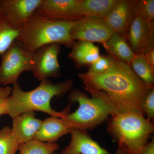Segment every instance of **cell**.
Instances as JSON below:
<instances>
[{"label": "cell", "instance_id": "cell-1", "mask_svg": "<svg viewBox=\"0 0 154 154\" xmlns=\"http://www.w3.org/2000/svg\"><path fill=\"white\" fill-rule=\"evenodd\" d=\"M112 64L101 74L79 73L84 85L107 94L119 113L136 112L144 115V100L154 87L148 85L137 75L130 65L110 55Z\"/></svg>", "mask_w": 154, "mask_h": 154}, {"label": "cell", "instance_id": "cell-2", "mask_svg": "<svg viewBox=\"0 0 154 154\" xmlns=\"http://www.w3.org/2000/svg\"><path fill=\"white\" fill-rule=\"evenodd\" d=\"M73 85L72 80L56 84L45 80L41 81L39 86L34 90L25 91L21 89L18 82L15 83L11 96L8 99V114L14 119L23 113L38 111L62 118L69 113L70 105L63 111L57 112L51 106V101L54 97H61L66 94Z\"/></svg>", "mask_w": 154, "mask_h": 154}, {"label": "cell", "instance_id": "cell-3", "mask_svg": "<svg viewBox=\"0 0 154 154\" xmlns=\"http://www.w3.org/2000/svg\"><path fill=\"white\" fill-rule=\"evenodd\" d=\"M84 89L91 94L88 97L79 90H73L68 96L70 102H78L79 107L74 113L63 117L72 129L94 128L105 121L109 116H113L119 112L114 103L103 91L85 85Z\"/></svg>", "mask_w": 154, "mask_h": 154}, {"label": "cell", "instance_id": "cell-4", "mask_svg": "<svg viewBox=\"0 0 154 154\" xmlns=\"http://www.w3.org/2000/svg\"><path fill=\"white\" fill-rule=\"evenodd\" d=\"M75 22L49 20L36 11L20 30L16 40L31 54L39 48L52 43L72 48L75 41L71 36L70 31Z\"/></svg>", "mask_w": 154, "mask_h": 154}, {"label": "cell", "instance_id": "cell-5", "mask_svg": "<svg viewBox=\"0 0 154 154\" xmlns=\"http://www.w3.org/2000/svg\"><path fill=\"white\" fill-rule=\"evenodd\" d=\"M110 129L122 147L129 154H139L154 132L151 121L136 112L119 113L112 116Z\"/></svg>", "mask_w": 154, "mask_h": 154}, {"label": "cell", "instance_id": "cell-6", "mask_svg": "<svg viewBox=\"0 0 154 154\" xmlns=\"http://www.w3.org/2000/svg\"><path fill=\"white\" fill-rule=\"evenodd\" d=\"M0 85L5 86L18 82L20 75L24 72H32L33 61L32 54L24 50L17 40L5 52L1 54Z\"/></svg>", "mask_w": 154, "mask_h": 154}, {"label": "cell", "instance_id": "cell-7", "mask_svg": "<svg viewBox=\"0 0 154 154\" xmlns=\"http://www.w3.org/2000/svg\"><path fill=\"white\" fill-rule=\"evenodd\" d=\"M60 44L52 43L39 48L32 53L34 77L38 81L60 76V66L58 57L60 53Z\"/></svg>", "mask_w": 154, "mask_h": 154}, {"label": "cell", "instance_id": "cell-8", "mask_svg": "<svg viewBox=\"0 0 154 154\" xmlns=\"http://www.w3.org/2000/svg\"><path fill=\"white\" fill-rule=\"evenodd\" d=\"M113 33L103 18L85 16L75 21L70 35L75 41L98 42L103 45Z\"/></svg>", "mask_w": 154, "mask_h": 154}, {"label": "cell", "instance_id": "cell-9", "mask_svg": "<svg viewBox=\"0 0 154 154\" xmlns=\"http://www.w3.org/2000/svg\"><path fill=\"white\" fill-rule=\"evenodd\" d=\"M80 0H43L36 12L44 18L55 21L75 22L84 16Z\"/></svg>", "mask_w": 154, "mask_h": 154}, {"label": "cell", "instance_id": "cell-10", "mask_svg": "<svg viewBox=\"0 0 154 154\" xmlns=\"http://www.w3.org/2000/svg\"><path fill=\"white\" fill-rule=\"evenodd\" d=\"M43 0H1L5 19L12 28L21 30Z\"/></svg>", "mask_w": 154, "mask_h": 154}, {"label": "cell", "instance_id": "cell-11", "mask_svg": "<svg viewBox=\"0 0 154 154\" xmlns=\"http://www.w3.org/2000/svg\"><path fill=\"white\" fill-rule=\"evenodd\" d=\"M154 23L135 16L127 33L129 46L135 55H145L154 48Z\"/></svg>", "mask_w": 154, "mask_h": 154}, {"label": "cell", "instance_id": "cell-12", "mask_svg": "<svg viewBox=\"0 0 154 154\" xmlns=\"http://www.w3.org/2000/svg\"><path fill=\"white\" fill-rule=\"evenodd\" d=\"M134 1L119 0L109 14L103 18L113 33L125 38L135 17Z\"/></svg>", "mask_w": 154, "mask_h": 154}, {"label": "cell", "instance_id": "cell-13", "mask_svg": "<svg viewBox=\"0 0 154 154\" xmlns=\"http://www.w3.org/2000/svg\"><path fill=\"white\" fill-rule=\"evenodd\" d=\"M69 144L61 154H110L93 140L85 131L74 129L70 133ZM113 154H129L122 147L119 146Z\"/></svg>", "mask_w": 154, "mask_h": 154}, {"label": "cell", "instance_id": "cell-14", "mask_svg": "<svg viewBox=\"0 0 154 154\" xmlns=\"http://www.w3.org/2000/svg\"><path fill=\"white\" fill-rule=\"evenodd\" d=\"M42 122L35 117L34 112H27L13 119L11 129L20 144L26 143L34 140Z\"/></svg>", "mask_w": 154, "mask_h": 154}, {"label": "cell", "instance_id": "cell-15", "mask_svg": "<svg viewBox=\"0 0 154 154\" xmlns=\"http://www.w3.org/2000/svg\"><path fill=\"white\" fill-rule=\"evenodd\" d=\"M73 130L62 119L51 116L43 121L34 140L55 143L61 137L70 133Z\"/></svg>", "mask_w": 154, "mask_h": 154}, {"label": "cell", "instance_id": "cell-16", "mask_svg": "<svg viewBox=\"0 0 154 154\" xmlns=\"http://www.w3.org/2000/svg\"><path fill=\"white\" fill-rule=\"evenodd\" d=\"M72 49L68 57L73 61L77 68L91 65L100 56L99 48L90 42H75Z\"/></svg>", "mask_w": 154, "mask_h": 154}, {"label": "cell", "instance_id": "cell-17", "mask_svg": "<svg viewBox=\"0 0 154 154\" xmlns=\"http://www.w3.org/2000/svg\"><path fill=\"white\" fill-rule=\"evenodd\" d=\"M103 45L110 55L128 64L135 56L125 38L118 33H113Z\"/></svg>", "mask_w": 154, "mask_h": 154}, {"label": "cell", "instance_id": "cell-18", "mask_svg": "<svg viewBox=\"0 0 154 154\" xmlns=\"http://www.w3.org/2000/svg\"><path fill=\"white\" fill-rule=\"evenodd\" d=\"M119 0H80L79 9L85 16L104 18L117 5Z\"/></svg>", "mask_w": 154, "mask_h": 154}, {"label": "cell", "instance_id": "cell-19", "mask_svg": "<svg viewBox=\"0 0 154 154\" xmlns=\"http://www.w3.org/2000/svg\"><path fill=\"white\" fill-rule=\"evenodd\" d=\"M131 66L140 79L148 85L153 87L154 69L148 62L145 56L135 55L130 64Z\"/></svg>", "mask_w": 154, "mask_h": 154}, {"label": "cell", "instance_id": "cell-20", "mask_svg": "<svg viewBox=\"0 0 154 154\" xmlns=\"http://www.w3.org/2000/svg\"><path fill=\"white\" fill-rule=\"evenodd\" d=\"M56 143H44L33 140L19 145V154H52L59 149Z\"/></svg>", "mask_w": 154, "mask_h": 154}, {"label": "cell", "instance_id": "cell-21", "mask_svg": "<svg viewBox=\"0 0 154 154\" xmlns=\"http://www.w3.org/2000/svg\"><path fill=\"white\" fill-rule=\"evenodd\" d=\"M19 145L10 127L0 130V154H15Z\"/></svg>", "mask_w": 154, "mask_h": 154}, {"label": "cell", "instance_id": "cell-22", "mask_svg": "<svg viewBox=\"0 0 154 154\" xmlns=\"http://www.w3.org/2000/svg\"><path fill=\"white\" fill-rule=\"evenodd\" d=\"M19 32L20 30L12 28L5 19H0V55L16 40Z\"/></svg>", "mask_w": 154, "mask_h": 154}, {"label": "cell", "instance_id": "cell-23", "mask_svg": "<svg viewBox=\"0 0 154 154\" xmlns=\"http://www.w3.org/2000/svg\"><path fill=\"white\" fill-rule=\"evenodd\" d=\"M135 16L142 18L149 23H154V0L134 1Z\"/></svg>", "mask_w": 154, "mask_h": 154}, {"label": "cell", "instance_id": "cell-24", "mask_svg": "<svg viewBox=\"0 0 154 154\" xmlns=\"http://www.w3.org/2000/svg\"><path fill=\"white\" fill-rule=\"evenodd\" d=\"M112 64V57L111 55L100 56L91 64L88 72L91 73H102L110 68Z\"/></svg>", "mask_w": 154, "mask_h": 154}, {"label": "cell", "instance_id": "cell-25", "mask_svg": "<svg viewBox=\"0 0 154 154\" xmlns=\"http://www.w3.org/2000/svg\"><path fill=\"white\" fill-rule=\"evenodd\" d=\"M142 109L147 119L151 121L154 118V89L150 91L146 96L142 105Z\"/></svg>", "mask_w": 154, "mask_h": 154}, {"label": "cell", "instance_id": "cell-26", "mask_svg": "<svg viewBox=\"0 0 154 154\" xmlns=\"http://www.w3.org/2000/svg\"><path fill=\"white\" fill-rule=\"evenodd\" d=\"M139 154H154V139L148 143Z\"/></svg>", "mask_w": 154, "mask_h": 154}, {"label": "cell", "instance_id": "cell-27", "mask_svg": "<svg viewBox=\"0 0 154 154\" xmlns=\"http://www.w3.org/2000/svg\"><path fill=\"white\" fill-rule=\"evenodd\" d=\"M12 88L10 87L6 88L0 87V99H8L11 95Z\"/></svg>", "mask_w": 154, "mask_h": 154}, {"label": "cell", "instance_id": "cell-28", "mask_svg": "<svg viewBox=\"0 0 154 154\" xmlns=\"http://www.w3.org/2000/svg\"><path fill=\"white\" fill-rule=\"evenodd\" d=\"M8 98L5 99H0V116L3 114H8L7 102Z\"/></svg>", "mask_w": 154, "mask_h": 154}, {"label": "cell", "instance_id": "cell-29", "mask_svg": "<svg viewBox=\"0 0 154 154\" xmlns=\"http://www.w3.org/2000/svg\"><path fill=\"white\" fill-rule=\"evenodd\" d=\"M145 56L152 68L154 69V48L149 51Z\"/></svg>", "mask_w": 154, "mask_h": 154}, {"label": "cell", "instance_id": "cell-30", "mask_svg": "<svg viewBox=\"0 0 154 154\" xmlns=\"http://www.w3.org/2000/svg\"><path fill=\"white\" fill-rule=\"evenodd\" d=\"M0 19H5V16L4 14L2 6L1 4V0H0Z\"/></svg>", "mask_w": 154, "mask_h": 154}, {"label": "cell", "instance_id": "cell-31", "mask_svg": "<svg viewBox=\"0 0 154 154\" xmlns=\"http://www.w3.org/2000/svg\"><path fill=\"white\" fill-rule=\"evenodd\" d=\"M52 154H54V153H53Z\"/></svg>", "mask_w": 154, "mask_h": 154}]
</instances>
